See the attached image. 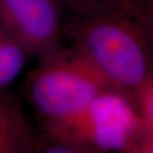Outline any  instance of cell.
<instances>
[{"label":"cell","mask_w":153,"mask_h":153,"mask_svg":"<svg viewBox=\"0 0 153 153\" xmlns=\"http://www.w3.org/2000/svg\"><path fill=\"white\" fill-rule=\"evenodd\" d=\"M72 14H91L109 11H134L143 0H58Z\"/></svg>","instance_id":"cell-7"},{"label":"cell","mask_w":153,"mask_h":153,"mask_svg":"<svg viewBox=\"0 0 153 153\" xmlns=\"http://www.w3.org/2000/svg\"><path fill=\"white\" fill-rule=\"evenodd\" d=\"M136 102L146 126L153 127V79L138 94Z\"/></svg>","instance_id":"cell-8"},{"label":"cell","mask_w":153,"mask_h":153,"mask_svg":"<svg viewBox=\"0 0 153 153\" xmlns=\"http://www.w3.org/2000/svg\"><path fill=\"white\" fill-rule=\"evenodd\" d=\"M38 137L23 102L7 88H0V153L36 152Z\"/></svg>","instance_id":"cell-5"},{"label":"cell","mask_w":153,"mask_h":153,"mask_svg":"<svg viewBox=\"0 0 153 153\" xmlns=\"http://www.w3.org/2000/svg\"><path fill=\"white\" fill-rule=\"evenodd\" d=\"M108 88H115L70 44L40 59L25 81L26 97L40 122L75 114Z\"/></svg>","instance_id":"cell-3"},{"label":"cell","mask_w":153,"mask_h":153,"mask_svg":"<svg viewBox=\"0 0 153 153\" xmlns=\"http://www.w3.org/2000/svg\"><path fill=\"white\" fill-rule=\"evenodd\" d=\"M42 136L70 146L76 153H135L146 123L136 100L108 88L75 114L41 122Z\"/></svg>","instance_id":"cell-2"},{"label":"cell","mask_w":153,"mask_h":153,"mask_svg":"<svg viewBox=\"0 0 153 153\" xmlns=\"http://www.w3.org/2000/svg\"><path fill=\"white\" fill-rule=\"evenodd\" d=\"M135 153H153V127L146 126L144 133L137 144Z\"/></svg>","instance_id":"cell-10"},{"label":"cell","mask_w":153,"mask_h":153,"mask_svg":"<svg viewBox=\"0 0 153 153\" xmlns=\"http://www.w3.org/2000/svg\"><path fill=\"white\" fill-rule=\"evenodd\" d=\"M136 10L72 14L64 27L70 45L135 100L153 79V37Z\"/></svg>","instance_id":"cell-1"},{"label":"cell","mask_w":153,"mask_h":153,"mask_svg":"<svg viewBox=\"0 0 153 153\" xmlns=\"http://www.w3.org/2000/svg\"><path fill=\"white\" fill-rule=\"evenodd\" d=\"M136 11L153 37V0H143Z\"/></svg>","instance_id":"cell-9"},{"label":"cell","mask_w":153,"mask_h":153,"mask_svg":"<svg viewBox=\"0 0 153 153\" xmlns=\"http://www.w3.org/2000/svg\"><path fill=\"white\" fill-rule=\"evenodd\" d=\"M63 9L58 0H0V25L39 61L62 45Z\"/></svg>","instance_id":"cell-4"},{"label":"cell","mask_w":153,"mask_h":153,"mask_svg":"<svg viewBox=\"0 0 153 153\" xmlns=\"http://www.w3.org/2000/svg\"><path fill=\"white\" fill-rule=\"evenodd\" d=\"M29 55L0 25V88H7L23 71Z\"/></svg>","instance_id":"cell-6"}]
</instances>
